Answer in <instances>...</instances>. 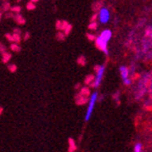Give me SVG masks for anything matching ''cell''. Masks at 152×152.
<instances>
[{
	"instance_id": "cell-1",
	"label": "cell",
	"mask_w": 152,
	"mask_h": 152,
	"mask_svg": "<svg viewBox=\"0 0 152 152\" xmlns=\"http://www.w3.org/2000/svg\"><path fill=\"white\" fill-rule=\"evenodd\" d=\"M97 92H94V94L91 96V100H90V104H89V107H88V110H87V113H86V117H85V120L86 121H89L90 118L91 116V113H92V110H94V104H95V102H96V99H97Z\"/></svg>"
},
{
	"instance_id": "cell-2",
	"label": "cell",
	"mask_w": 152,
	"mask_h": 152,
	"mask_svg": "<svg viewBox=\"0 0 152 152\" xmlns=\"http://www.w3.org/2000/svg\"><path fill=\"white\" fill-rule=\"evenodd\" d=\"M120 72H121V77L123 79L124 84L129 85L131 83V80L129 79V69H128V67H126V66H121Z\"/></svg>"
},
{
	"instance_id": "cell-6",
	"label": "cell",
	"mask_w": 152,
	"mask_h": 152,
	"mask_svg": "<svg viewBox=\"0 0 152 152\" xmlns=\"http://www.w3.org/2000/svg\"><path fill=\"white\" fill-rule=\"evenodd\" d=\"M111 37H112V33L109 30H104L101 34V36H100V37L103 39V40L107 41V42L109 41V39L111 38Z\"/></svg>"
},
{
	"instance_id": "cell-3",
	"label": "cell",
	"mask_w": 152,
	"mask_h": 152,
	"mask_svg": "<svg viewBox=\"0 0 152 152\" xmlns=\"http://www.w3.org/2000/svg\"><path fill=\"white\" fill-rule=\"evenodd\" d=\"M110 18V13L107 9L103 8L100 11V15H99V19H100V22L103 23H107L109 21Z\"/></svg>"
},
{
	"instance_id": "cell-4",
	"label": "cell",
	"mask_w": 152,
	"mask_h": 152,
	"mask_svg": "<svg viewBox=\"0 0 152 152\" xmlns=\"http://www.w3.org/2000/svg\"><path fill=\"white\" fill-rule=\"evenodd\" d=\"M104 66H101L99 67L98 71H97V74H96V77H95V80H94V86L95 88H97L99 85L101 83V80L103 78V76H104Z\"/></svg>"
},
{
	"instance_id": "cell-5",
	"label": "cell",
	"mask_w": 152,
	"mask_h": 152,
	"mask_svg": "<svg viewBox=\"0 0 152 152\" xmlns=\"http://www.w3.org/2000/svg\"><path fill=\"white\" fill-rule=\"evenodd\" d=\"M96 44H97V47L100 49V50H102L105 54H107L108 53V51H107V41H104V40H103V39L99 37L97 39H96Z\"/></svg>"
},
{
	"instance_id": "cell-7",
	"label": "cell",
	"mask_w": 152,
	"mask_h": 152,
	"mask_svg": "<svg viewBox=\"0 0 152 152\" xmlns=\"http://www.w3.org/2000/svg\"><path fill=\"white\" fill-rule=\"evenodd\" d=\"M142 144H140V143H137L136 145H135V146H134V152H140L141 150H142Z\"/></svg>"
}]
</instances>
